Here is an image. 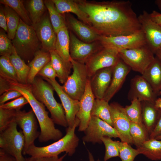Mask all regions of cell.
<instances>
[{"label": "cell", "mask_w": 161, "mask_h": 161, "mask_svg": "<svg viewBox=\"0 0 161 161\" xmlns=\"http://www.w3.org/2000/svg\"><path fill=\"white\" fill-rule=\"evenodd\" d=\"M76 1L87 15L90 27L100 36L129 35L141 30L138 16L129 0Z\"/></svg>", "instance_id": "cell-1"}, {"label": "cell", "mask_w": 161, "mask_h": 161, "mask_svg": "<svg viewBox=\"0 0 161 161\" xmlns=\"http://www.w3.org/2000/svg\"><path fill=\"white\" fill-rule=\"evenodd\" d=\"M10 90H16L21 93L27 100L34 112L39 123L41 131L38 137L40 142L50 140L56 141L63 136L62 132L55 128V123L48 115L45 106L34 96L32 91L31 84H22L17 81L6 79Z\"/></svg>", "instance_id": "cell-2"}, {"label": "cell", "mask_w": 161, "mask_h": 161, "mask_svg": "<svg viewBox=\"0 0 161 161\" xmlns=\"http://www.w3.org/2000/svg\"><path fill=\"white\" fill-rule=\"evenodd\" d=\"M79 123V120L76 118L73 126L66 128V134L63 137L46 146L38 147L33 145L27 149L25 155L34 157H52L58 156L61 153L65 152L69 156H72L79 144V140L75 130Z\"/></svg>", "instance_id": "cell-3"}, {"label": "cell", "mask_w": 161, "mask_h": 161, "mask_svg": "<svg viewBox=\"0 0 161 161\" xmlns=\"http://www.w3.org/2000/svg\"><path fill=\"white\" fill-rule=\"evenodd\" d=\"M31 86L33 95L47 107L55 124L64 127H68L64 109L62 104L55 98L52 86L43 78L36 76Z\"/></svg>", "instance_id": "cell-4"}, {"label": "cell", "mask_w": 161, "mask_h": 161, "mask_svg": "<svg viewBox=\"0 0 161 161\" xmlns=\"http://www.w3.org/2000/svg\"><path fill=\"white\" fill-rule=\"evenodd\" d=\"M11 41L17 53L24 61H31L36 52L40 50V42L34 28L21 19Z\"/></svg>", "instance_id": "cell-5"}, {"label": "cell", "mask_w": 161, "mask_h": 161, "mask_svg": "<svg viewBox=\"0 0 161 161\" xmlns=\"http://www.w3.org/2000/svg\"><path fill=\"white\" fill-rule=\"evenodd\" d=\"M17 126L15 122L13 121L0 131V148L14 157L17 161H25V158L23 154L24 137L22 130H18Z\"/></svg>", "instance_id": "cell-6"}, {"label": "cell", "mask_w": 161, "mask_h": 161, "mask_svg": "<svg viewBox=\"0 0 161 161\" xmlns=\"http://www.w3.org/2000/svg\"><path fill=\"white\" fill-rule=\"evenodd\" d=\"M73 72L61 86L63 91L73 99L80 101L84 93L88 76L85 64L71 59Z\"/></svg>", "instance_id": "cell-7"}, {"label": "cell", "mask_w": 161, "mask_h": 161, "mask_svg": "<svg viewBox=\"0 0 161 161\" xmlns=\"http://www.w3.org/2000/svg\"><path fill=\"white\" fill-rule=\"evenodd\" d=\"M118 51L120 58L131 69L141 75L155 58L154 54L147 44Z\"/></svg>", "instance_id": "cell-8"}, {"label": "cell", "mask_w": 161, "mask_h": 161, "mask_svg": "<svg viewBox=\"0 0 161 161\" xmlns=\"http://www.w3.org/2000/svg\"><path fill=\"white\" fill-rule=\"evenodd\" d=\"M21 128L25 139L23 155L30 147L34 144L35 140L40 134L38 131V120L32 109L27 112L20 110L16 111L13 120Z\"/></svg>", "instance_id": "cell-9"}, {"label": "cell", "mask_w": 161, "mask_h": 161, "mask_svg": "<svg viewBox=\"0 0 161 161\" xmlns=\"http://www.w3.org/2000/svg\"><path fill=\"white\" fill-rule=\"evenodd\" d=\"M120 58L117 50L103 46L85 63L89 77H91L98 70L113 66Z\"/></svg>", "instance_id": "cell-10"}, {"label": "cell", "mask_w": 161, "mask_h": 161, "mask_svg": "<svg viewBox=\"0 0 161 161\" xmlns=\"http://www.w3.org/2000/svg\"><path fill=\"white\" fill-rule=\"evenodd\" d=\"M82 138L84 142L93 144L102 143L101 138L107 136L111 138H119L117 132L114 129L106 122L99 118L91 116Z\"/></svg>", "instance_id": "cell-11"}, {"label": "cell", "mask_w": 161, "mask_h": 161, "mask_svg": "<svg viewBox=\"0 0 161 161\" xmlns=\"http://www.w3.org/2000/svg\"><path fill=\"white\" fill-rule=\"evenodd\" d=\"M103 46L114 48L117 50L129 49L147 44L142 30L134 33L116 36H100L99 40Z\"/></svg>", "instance_id": "cell-12"}, {"label": "cell", "mask_w": 161, "mask_h": 161, "mask_svg": "<svg viewBox=\"0 0 161 161\" xmlns=\"http://www.w3.org/2000/svg\"><path fill=\"white\" fill-rule=\"evenodd\" d=\"M70 36L69 53L74 60L85 64L103 46L99 41L92 43H86L79 39L71 31Z\"/></svg>", "instance_id": "cell-13"}, {"label": "cell", "mask_w": 161, "mask_h": 161, "mask_svg": "<svg viewBox=\"0 0 161 161\" xmlns=\"http://www.w3.org/2000/svg\"><path fill=\"white\" fill-rule=\"evenodd\" d=\"M109 106L113 127L117 132L121 142L133 144L130 134L131 122L124 108L116 102L112 103Z\"/></svg>", "instance_id": "cell-14"}, {"label": "cell", "mask_w": 161, "mask_h": 161, "mask_svg": "<svg viewBox=\"0 0 161 161\" xmlns=\"http://www.w3.org/2000/svg\"><path fill=\"white\" fill-rule=\"evenodd\" d=\"M147 45L155 55L161 47V26L153 21L148 13L143 10L138 16Z\"/></svg>", "instance_id": "cell-15"}, {"label": "cell", "mask_w": 161, "mask_h": 161, "mask_svg": "<svg viewBox=\"0 0 161 161\" xmlns=\"http://www.w3.org/2000/svg\"><path fill=\"white\" fill-rule=\"evenodd\" d=\"M43 78L52 86L57 94L65 112L68 127H72L79 109V101L73 99L66 94L55 79H50L45 78Z\"/></svg>", "instance_id": "cell-16"}, {"label": "cell", "mask_w": 161, "mask_h": 161, "mask_svg": "<svg viewBox=\"0 0 161 161\" xmlns=\"http://www.w3.org/2000/svg\"><path fill=\"white\" fill-rule=\"evenodd\" d=\"M32 27L41 43L43 50L49 52L55 49L56 33L53 28L49 18L47 15L43 16L38 23Z\"/></svg>", "instance_id": "cell-17"}, {"label": "cell", "mask_w": 161, "mask_h": 161, "mask_svg": "<svg viewBox=\"0 0 161 161\" xmlns=\"http://www.w3.org/2000/svg\"><path fill=\"white\" fill-rule=\"evenodd\" d=\"M157 96L142 75H137L131 79L128 96L129 100L136 98L140 101H147L154 104Z\"/></svg>", "instance_id": "cell-18"}, {"label": "cell", "mask_w": 161, "mask_h": 161, "mask_svg": "<svg viewBox=\"0 0 161 161\" xmlns=\"http://www.w3.org/2000/svg\"><path fill=\"white\" fill-rule=\"evenodd\" d=\"M95 99L91 88L90 78L87 82L84 93L79 101V108L76 118L80 121L79 131H84L91 118V112Z\"/></svg>", "instance_id": "cell-19"}, {"label": "cell", "mask_w": 161, "mask_h": 161, "mask_svg": "<svg viewBox=\"0 0 161 161\" xmlns=\"http://www.w3.org/2000/svg\"><path fill=\"white\" fill-rule=\"evenodd\" d=\"M66 25L83 42L92 43L99 41L100 36L92 29L69 13L64 14Z\"/></svg>", "instance_id": "cell-20"}, {"label": "cell", "mask_w": 161, "mask_h": 161, "mask_svg": "<svg viewBox=\"0 0 161 161\" xmlns=\"http://www.w3.org/2000/svg\"><path fill=\"white\" fill-rule=\"evenodd\" d=\"M131 70L130 67L120 58L116 64L113 66L111 82L104 97L103 100L109 102L121 88Z\"/></svg>", "instance_id": "cell-21"}, {"label": "cell", "mask_w": 161, "mask_h": 161, "mask_svg": "<svg viewBox=\"0 0 161 161\" xmlns=\"http://www.w3.org/2000/svg\"><path fill=\"white\" fill-rule=\"evenodd\" d=\"M113 66L97 71L90 78L91 88L95 98L103 99L111 81Z\"/></svg>", "instance_id": "cell-22"}, {"label": "cell", "mask_w": 161, "mask_h": 161, "mask_svg": "<svg viewBox=\"0 0 161 161\" xmlns=\"http://www.w3.org/2000/svg\"><path fill=\"white\" fill-rule=\"evenodd\" d=\"M50 62L56 74L57 77L61 83L64 84L70 75L72 68L71 62L64 60L55 49L49 52Z\"/></svg>", "instance_id": "cell-23"}, {"label": "cell", "mask_w": 161, "mask_h": 161, "mask_svg": "<svg viewBox=\"0 0 161 161\" xmlns=\"http://www.w3.org/2000/svg\"><path fill=\"white\" fill-rule=\"evenodd\" d=\"M58 11L61 14L72 13L78 19L90 27L87 15L79 7L76 0H52Z\"/></svg>", "instance_id": "cell-24"}, {"label": "cell", "mask_w": 161, "mask_h": 161, "mask_svg": "<svg viewBox=\"0 0 161 161\" xmlns=\"http://www.w3.org/2000/svg\"><path fill=\"white\" fill-rule=\"evenodd\" d=\"M141 75L157 95L161 89V64L155 57Z\"/></svg>", "instance_id": "cell-25"}, {"label": "cell", "mask_w": 161, "mask_h": 161, "mask_svg": "<svg viewBox=\"0 0 161 161\" xmlns=\"http://www.w3.org/2000/svg\"><path fill=\"white\" fill-rule=\"evenodd\" d=\"M49 52L39 50L35 54L34 58L29 63L30 71L27 80V84L32 83L36 75L41 69L50 61Z\"/></svg>", "instance_id": "cell-26"}, {"label": "cell", "mask_w": 161, "mask_h": 161, "mask_svg": "<svg viewBox=\"0 0 161 161\" xmlns=\"http://www.w3.org/2000/svg\"><path fill=\"white\" fill-rule=\"evenodd\" d=\"M143 123L149 135L157 122L160 112L155 107L154 104L147 101H141Z\"/></svg>", "instance_id": "cell-27"}, {"label": "cell", "mask_w": 161, "mask_h": 161, "mask_svg": "<svg viewBox=\"0 0 161 161\" xmlns=\"http://www.w3.org/2000/svg\"><path fill=\"white\" fill-rule=\"evenodd\" d=\"M55 50L65 60L71 62L69 53L70 36L66 26L60 29L56 32Z\"/></svg>", "instance_id": "cell-28"}, {"label": "cell", "mask_w": 161, "mask_h": 161, "mask_svg": "<svg viewBox=\"0 0 161 161\" xmlns=\"http://www.w3.org/2000/svg\"><path fill=\"white\" fill-rule=\"evenodd\" d=\"M140 154L152 160H161V140L149 139L137 147Z\"/></svg>", "instance_id": "cell-29"}, {"label": "cell", "mask_w": 161, "mask_h": 161, "mask_svg": "<svg viewBox=\"0 0 161 161\" xmlns=\"http://www.w3.org/2000/svg\"><path fill=\"white\" fill-rule=\"evenodd\" d=\"M16 72L18 81L20 83L27 84L30 68L17 54L16 50L8 57Z\"/></svg>", "instance_id": "cell-30"}, {"label": "cell", "mask_w": 161, "mask_h": 161, "mask_svg": "<svg viewBox=\"0 0 161 161\" xmlns=\"http://www.w3.org/2000/svg\"><path fill=\"white\" fill-rule=\"evenodd\" d=\"M91 116L99 118L113 127L109 104L108 102L103 99L95 98L91 112Z\"/></svg>", "instance_id": "cell-31"}, {"label": "cell", "mask_w": 161, "mask_h": 161, "mask_svg": "<svg viewBox=\"0 0 161 161\" xmlns=\"http://www.w3.org/2000/svg\"><path fill=\"white\" fill-rule=\"evenodd\" d=\"M44 3L49 15L50 20L53 28L56 32L62 28L66 26L64 14L60 13L51 0H45Z\"/></svg>", "instance_id": "cell-32"}, {"label": "cell", "mask_w": 161, "mask_h": 161, "mask_svg": "<svg viewBox=\"0 0 161 161\" xmlns=\"http://www.w3.org/2000/svg\"><path fill=\"white\" fill-rule=\"evenodd\" d=\"M130 134L133 144L137 147L149 139V134L143 124L131 122Z\"/></svg>", "instance_id": "cell-33"}, {"label": "cell", "mask_w": 161, "mask_h": 161, "mask_svg": "<svg viewBox=\"0 0 161 161\" xmlns=\"http://www.w3.org/2000/svg\"><path fill=\"white\" fill-rule=\"evenodd\" d=\"M44 1L42 0H31L27 5V10L32 23V26L38 23L43 16L46 10Z\"/></svg>", "instance_id": "cell-34"}, {"label": "cell", "mask_w": 161, "mask_h": 161, "mask_svg": "<svg viewBox=\"0 0 161 161\" xmlns=\"http://www.w3.org/2000/svg\"><path fill=\"white\" fill-rule=\"evenodd\" d=\"M6 17L8 31L7 35L12 40L14 38L21 18L16 12L10 7L4 5L3 8Z\"/></svg>", "instance_id": "cell-35"}, {"label": "cell", "mask_w": 161, "mask_h": 161, "mask_svg": "<svg viewBox=\"0 0 161 161\" xmlns=\"http://www.w3.org/2000/svg\"><path fill=\"white\" fill-rule=\"evenodd\" d=\"M126 114L131 122L142 124V109L141 101L134 98L131 100L130 105L124 107Z\"/></svg>", "instance_id": "cell-36"}, {"label": "cell", "mask_w": 161, "mask_h": 161, "mask_svg": "<svg viewBox=\"0 0 161 161\" xmlns=\"http://www.w3.org/2000/svg\"><path fill=\"white\" fill-rule=\"evenodd\" d=\"M0 3L11 8L26 24L32 26V23L25 8L23 1L20 0H0Z\"/></svg>", "instance_id": "cell-37"}, {"label": "cell", "mask_w": 161, "mask_h": 161, "mask_svg": "<svg viewBox=\"0 0 161 161\" xmlns=\"http://www.w3.org/2000/svg\"><path fill=\"white\" fill-rule=\"evenodd\" d=\"M0 76L18 82L15 70L8 57L1 56L0 57Z\"/></svg>", "instance_id": "cell-38"}, {"label": "cell", "mask_w": 161, "mask_h": 161, "mask_svg": "<svg viewBox=\"0 0 161 161\" xmlns=\"http://www.w3.org/2000/svg\"><path fill=\"white\" fill-rule=\"evenodd\" d=\"M101 140L105 148L104 161H107L113 157H119L120 141H114L111 138L107 136L102 137Z\"/></svg>", "instance_id": "cell-39"}, {"label": "cell", "mask_w": 161, "mask_h": 161, "mask_svg": "<svg viewBox=\"0 0 161 161\" xmlns=\"http://www.w3.org/2000/svg\"><path fill=\"white\" fill-rule=\"evenodd\" d=\"M140 154L137 149L133 148L128 143L120 142L119 157L122 161H134L136 157Z\"/></svg>", "instance_id": "cell-40"}, {"label": "cell", "mask_w": 161, "mask_h": 161, "mask_svg": "<svg viewBox=\"0 0 161 161\" xmlns=\"http://www.w3.org/2000/svg\"><path fill=\"white\" fill-rule=\"evenodd\" d=\"M3 29L0 31V55L9 57L15 51L11 40Z\"/></svg>", "instance_id": "cell-41"}, {"label": "cell", "mask_w": 161, "mask_h": 161, "mask_svg": "<svg viewBox=\"0 0 161 161\" xmlns=\"http://www.w3.org/2000/svg\"><path fill=\"white\" fill-rule=\"evenodd\" d=\"M16 111L0 108V131L13 121Z\"/></svg>", "instance_id": "cell-42"}, {"label": "cell", "mask_w": 161, "mask_h": 161, "mask_svg": "<svg viewBox=\"0 0 161 161\" xmlns=\"http://www.w3.org/2000/svg\"><path fill=\"white\" fill-rule=\"evenodd\" d=\"M28 103L27 99L23 96L0 105V108L3 109L19 110L25 105Z\"/></svg>", "instance_id": "cell-43"}, {"label": "cell", "mask_w": 161, "mask_h": 161, "mask_svg": "<svg viewBox=\"0 0 161 161\" xmlns=\"http://www.w3.org/2000/svg\"><path fill=\"white\" fill-rule=\"evenodd\" d=\"M38 75L43 78L50 79H55L57 77L55 71L53 68L50 61L45 65L39 72Z\"/></svg>", "instance_id": "cell-44"}, {"label": "cell", "mask_w": 161, "mask_h": 161, "mask_svg": "<svg viewBox=\"0 0 161 161\" xmlns=\"http://www.w3.org/2000/svg\"><path fill=\"white\" fill-rule=\"evenodd\" d=\"M22 95L18 91L10 89L3 93L0 97V105H2L8 100L15 99L21 96Z\"/></svg>", "instance_id": "cell-45"}, {"label": "cell", "mask_w": 161, "mask_h": 161, "mask_svg": "<svg viewBox=\"0 0 161 161\" xmlns=\"http://www.w3.org/2000/svg\"><path fill=\"white\" fill-rule=\"evenodd\" d=\"M67 154L66 153L60 157H34L30 156L25 158V161H63Z\"/></svg>", "instance_id": "cell-46"}, {"label": "cell", "mask_w": 161, "mask_h": 161, "mask_svg": "<svg viewBox=\"0 0 161 161\" xmlns=\"http://www.w3.org/2000/svg\"><path fill=\"white\" fill-rule=\"evenodd\" d=\"M161 135V112L156 124L152 132L149 135V139H155Z\"/></svg>", "instance_id": "cell-47"}, {"label": "cell", "mask_w": 161, "mask_h": 161, "mask_svg": "<svg viewBox=\"0 0 161 161\" xmlns=\"http://www.w3.org/2000/svg\"><path fill=\"white\" fill-rule=\"evenodd\" d=\"M0 26L7 32L8 29L7 21L3 8L1 7L0 10Z\"/></svg>", "instance_id": "cell-48"}, {"label": "cell", "mask_w": 161, "mask_h": 161, "mask_svg": "<svg viewBox=\"0 0 161 161\" xmlns=\"http://www.w3.org/2000/svg\"><path fill=\"white\" fill-rule=\"evenodd\" d=\"M9 90H10V87L7 80L5 78L0 76V95Z\"/></svg>", "instance_id": "cell-49"}, {"label": "cell", "mask_w": 161, "mask_h": 161, "mask_svg": "<svg viewBox=\"0 0 161 161\" xmlns=\"http://www.w3.org/2000/svg\"><path fill=\"white\" fill-rule=\"evenodd\" d=\"M151 19L159 25L161 26V13L156 10H153L149 13Z\"/></svg>", "instance_id": "cell-50"}, {"label": "cell", "mask_w": 161, "mask_h": 161, "mask_svg": "<svg viewBox=\"0 0 161 161\" xmlns=\"http://www.w3.org/2000/svg\"><path fill=\"white\" fill-rule=\"evenodd\" d=\"M0 161H17L14 157L0 149Z\"/></svg>", "instance_id": "cell-51"}, {"label": "cell", "mask_w": 161, "mask_h": 161, "mask_svg": "<svg viewBox=\"0 0 161 161\" xmlns=\"http://www.w3.org/2000/svg\"><path fill=\"white\" fill-rule=\"evenodd\" d=\"M155 108L159 111L161 112V98H157L154 103Z\"/></svg>", "instance_id": "cell-52"}, {"label": "cell", "mask_w": 161, "mask_h": 161, "mask_svg": "<svg viewBox=\"0 0 161 161\" xmlns=\"http://www.w3.org/2000/svg\"><path fill=\"white\" fill-rule=\"evenodd\" d=\"M155 57L161 64V47L155 53Z\"/></svg>", "instance_id": "cell-53"}, {"label": "cell", "mask_w": 161, "mask_h": 161, "mask_svg": "<svg viewBox=\"0 0 161 161\" xmlns=\"http://www.w3.org/2000/svg\"><path fill=\"white\" fill-rule=\"evenodd\" d=\"M89 161H100L99 159L95 160L92 154L89 151H88Z\"/></svg>", "instance_id": "cell-54"}, {"label": "cell", "mask_w": 161, "mask_h": 161, "mask_svg": "<svg viewBox=\"0 0 161 161\" xmlns=\"http://www.w3.org/2000/svg\"><path fill=\"white\" fill-rule=\"evenodd\" d=\"M154 2L161 12V0H156Z\"/></svg>", "instance_id": "cell-55"}, {"label": "cell", "mask_w": 161, "mask_h": 161, "mask_svg": "<svg viewBox=\"0 0 161 161\" xmlns=\"http://www.w3.org/2000/svg\"><path fill=\"white\" fill-rule=\"evenodd\" d=\"M155 139H156L157 140H161V135L159 136L158 137H157Z\"/></svg>", "instance_id": "cell-56"}, {"label": "cell", "mask_w": 161, "mask_h": 161, "mask_svg": "<svg viewBox=\"0 0 161 161\" xmlns=\"http://www.w3.org/2000/svg\"><path fill=\"white\" fill-rule=\"evenodd\" d=\"M159 95H161V89H160L159 93Z\"/></svg>", "instance_id": "cell-57"}]
</instances>
